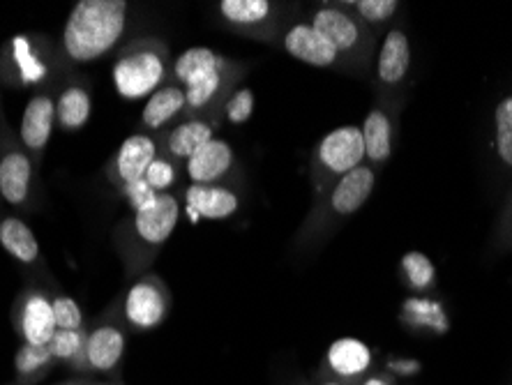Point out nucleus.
<instances>
[{"mask_svg": "<svg viewBox=\"0 0 512 385\" xmlns=\"http://www.w3.org/2000/svg\"><path fill=\"white\" fill-rule=\"evenodd\" d=\"M130 19L125 0H79L63 26V54L70 63H95L116 49Z\"/></svg>", "mask_w": 512, "mask_h": 385, "instance_id": "nucleus-1", "label": "nucleus"}, {"mask_svg": "<svg viewBox=\"0 0 512 385\" xmlns=\"http://www.w3.org/2000/svg\"><path fill=\"white\" fill-rule=\"evenodd\" d=\"M169 77V51L160 40H137L120 51L111 79L125 102L148 100Z\"/></svg>", "mask_w": 512, "mask_h": 385, "instance_id": "nucleus-2", "label": "nucleus"}, {"mask_svg": "<svg viewBox=\"0 0 512 385\" xmlns=\"http://www.w3.org/2000/svg\"><path fill=\"white\" fill-rule=\"evenodd\" d=\"M229 60L208 47H190L173 60V79L187 95V111L208 109L229 77Z\"/></svg>", "mask_w": 512, "mask_h": 385, "instance_id": "nucleus-3", "label": "nucleus"}, {"mask_svg": "<svg viewBox=\"0 0 512 385\" xmlns=\"http://www.w3.org/2000/svg\"><path fill=\"white\" fill-rule=\"evenodd\" d=\"M171 296L157 275H143L125 293L123 316L134 330H153L169 316Z\"/></svg>", "mask_w": 512, "mask_h": 385, "instance_id": "nucleus-4", "label": "nucleus"}, {"mask_svg": "<svg viewBox=\"0 0 512 385\" xmlns=\"http://www.w3.org/2000/svg\"><path fill=\"white\" fill-rule=\"evenodd\" d=\"M363 130L358 125H342L337 130L323 134L316 146V166L330 178H342L365 160Z\"/></svg>", "mask_w": 512, "mask_h": 385, "instance_id": "nucleus-5", "label": "nucleus"}, {"mask_svg": "<svg viewBox=\"0 0 512 385\" xmlns=\"http://www.w3.org/2000/svg\"><path fill=\"white\" fill-rule=\"evenodd\" d=\"M14 328H17L24 344L49 346L58 330L54 316V298H49L47 293L37 289L26 291L17 305Z\"/></svg>", "mask_w": 512, "mask_h": 385, "instance_id": "nucleus-6", "label": "nucleus"}, {"mask_svg": "<svg viewBox=\"0 0 512 385\" xmlns=\"http://www.w3.org/2000/svg\"><path fill=\"white\" fill-rule=\"evenodd\" d=\"M310 24L333 44L340 58L358 54L365 47L370 49L363 24L342 7H319L310 14Z\"/></svg>", "mask_w": 512, "mask_h": 385, "instance_id": "nucleus-7", "label": "nucleus"}, {"mask_svg": "<svg viewBox=\"0 0 512 385\" xmlns=\"http://www.w3.org/2000/svg\"><path fill=\"white\" fill-rule=\"evenodd\" d=\"M180 222V199L176 194L164 192L157 194V199L150 206L141 208L132 217L134 236L141 245L160 247L173 236Z\"/></svg>", "mask_w": 512, "mask_h": 385, "instance_id": "nucleus-8", "label": "nucleus"}, {"mask_svg": "<svg viewBox=\"0 0 512 385\" xmlns=\"http://www.w3.org/2000/svg\"><path fill=\"white\" fill-rule=\"evenodd\" d=\"M157 155H160V143L150 137V134H132L116 150L114 160L109 164V180L118 190L130 183H137V180L146 176L148 166L153 164Z\"/></svg>", "mask_w": 512, "mask_h": 385, "instance_id": "nucleus-9", "label": "nucleus"}, {"mask_svg": "<svg viewBox=\"0 0 512 385\" xmlns=\"http://www.w3.org/2000/svg\"><path fill=\"white\" fill-rule=\"evenodd\" d=\"M282 47L291 58H296L300 63L310 67H319V70H326V67L340 63L337 49L310 24V21H298V24H291L286 28V33L282 37Z\"/></svg>", "mask_w": 512, "mask_h": 385, "instance_id": "nucleus-10", "label": "nucleus"}, {"mask_svg": "<svg viewBox=\"0 0 512 385\" xmlns=\"http://www.w3.org/2000/svg\"><path fill=\"white\" fill-rule=\"evenodd\" d=\"M56 100L47 93H37L28 100L21 113L19 139L30 155H42L49 146L56 127Z\"/></svg>", "mask_w": 512, "mask_h": 385, "instance_id": "nucleus-11", "label": "nucleus"}, {"mask_svg": "<svg viewBox=\"0 0 512 385\" xmlns=\"http://www.w3.org/2000/svg\"><path fill=\"white\" fill-rule=\"evenodd\" d=\"M127 349L125 330L116 323H100L93 330H88L84 365L90 372L111 374L120 365Z\"/></svg>", "mask_w": 512, "mask_h": 385, "instance_id": "nucleus-12", "label": "nucleus"}, {"mask_svg": "<svg viewBox=\"0 0 512 385\" xmlns=\"http://www.w3.org/2000/svg\"><path fill=\"white\" fill-rule=\"evenodd\" d=\"M185 208L192 222L227 220L240 208V196L224 185H190L185 190Z\"/></svg>", "mask_w": 512, "mask_h": 385, "instance_id": "nucleus-13", "label": "nucleus"}, {"mask_svg": "<svg viewBox=\"0 0 512 385\" xmlns=\"http://www.w3.org/2000/svg\"><path fill=\"white\" fill-rule=\"evenodd\" d=\"M233 162H236L233 148L224 139L215 137L185 162V173L192 185H217L229 176Z\"/></svg>", "mask_w": 512, "mask_h": 385, "instance_id": "nucleus-14", "label": "nucleus"}, {"mask_svg": "<svg viewBox=\"0 0 512 385\" xmlns=\"http://www.w3.org/2000/svg\"><path fill=\"white\" fill-rule=\"evenodd\" d=\"M33 185V160L21 148L5 150L0 157V196L7 206L21 208Z\"/></svg>", "mask_w": 512, "mask_h": 385, "instance_id": "nucleus-15", "label": "nucleus"}, {"mask_svg": "<svg viewBox=\"0 0 512 385\" xmlns=\"http://www.w3.org/2000/svg\"><path fill=\"white\" fill-rule=\"evenodd\" d=\"M376 173L372 166H358L349 173H344L342 178H337V183L330 190V210L335 215L346 217L358 213L365 206L374 192Z\"/></svg>", "mask_w": 512, "mask_h": 385, "instance_id": "nucleus-16", "label": "nucleus"}, {"mask_svg": "<svg viewBox=\"0 0 512 385\" xmlns=\"http://www.w3.org/2000/svg\"><path fill=\"white\" fill-rule=\"evenodd\" d=\"M326 365L337 376V381H356L370 372L372 351L356 337H340L326 351Z\"/></svg>", "mask_w": 512, "mask_h": 385, "instance_id": "nucleus-17", "label": "nucleus"}, {"mask_svg": "<svg viewBox=\"0 0 512 385\" xmlns=\"http://www.w3.org/2000/svg\"><path fill=\"white\" fill-rule=\"evenodd\" d=\"M215 139V127L206 118L192 116L190 120L178 123L164 139V150L173 162H187L194 153Z\"/></svg>", "mask_w": 512, "mask_h": 385, "instance_id": "nucleus-18", "label": "nucleus"}, {"mask_svg": "<svg viewBox=\"0 0 512 385\" xmlns=\"http://www.w3.org/2000/svg\"><path fill=\"white\" fill-rule=\"evenodd\" d=\"M411 67V44L404 30H390L383 37L379 60H376V72H379V81L386 86H397L406 79Z\"/></svg>", "mask_w": 512, "mask_h": 385, "instance_id": "nucleus-19", "label": "nucleus"}, {"mask_svg": "<svg viewBox=\"0 0 512 385\" xmlns=\"http://www.w3.org/2000/svg\"><path fill=\"white\" fill-rule=\"evenodd\" d=\"M187 111V95L178 83H164L160 90H155L148 97L141 109V125L150 132L162 130L173 118Z\"/></svg>", "mask_w": 512, "mask_h": 385, "instance_id": "nucleus-20", "label": "nucleus"}, {"mask_svg": "<svg viewBox=\"0 0 512 385\" xmlns=\"http://www.w3.org/2000/svg\"><path fill=\"white\" fill-rule=\"evenodd\" d=\"M93 116V97L81 83H70L56 97V123L63 132H77Z\"/></svg>", "mask_w": 512, "mask_h": 385, "instance_id": "nucleus-21", "label": "nucleus"}, {"mask_svg": "<svg viewBox=\"0 0 512 385\" xmlns=\"http://www.w3.org/2000/svg\"><path fill=\"white\" fill-rule=\"evenodd\" d=\"M0 247L24 266H35L40 261V243L30 226L19 217H3L0 220Z\"/></svg>", "mask_w": 512, "mask_h": 385, "instance_id": "nucleus-22", "label": "nucleus"}, {"mask_svg": "<svg viewBox=\"0 0 512 385\" xmlns=\"http://www.w3.org/2000/svg\"><path fill=\"white\" fill-rule=\"evenodd\" d=\"M365 155L372 164H386L393 155V123L383 109H372L365 116L363 127Z\"/></svg>", "mask_w": 512, "mask_h": 385, "instance_id": "nucleus-23", "label": "nucleus"}, {"mask_svg": "<svg viewBox=\"0 0 512 385\" xmlns=\"http://www.w3.org/2000/svg\"><path fill=\"white\" fill-rule=\"evenodd\" d=\"M56 362L58 360L54 358L49 346H33L21 342L17 353H14V372H17L21 383L28 385L44 379Z\"/></svg>", "mask_w": 512, "mask_h": 385, "instance_id": "nucleus-24", "label": "nucleus"}, {"mask_svg": "<svg viewBox=\"0 0 512 385\" xmlns=\"http://www.w3.org/2000/svg\"><path fill=\"white\" fill-rule=\"evenodd\" d=\"M217 10L231 26L250 28L266 24L275 14V5L270 0H222Z\"/></svg>", "mask_w": 512, "mask_h": 385, "instance_id": "nucleus-25", "label": "nucleus"}, {"mask_svg": "<svg viewBox=\"0 0 512 385\" xmlns=\"http://www.w3.org/2000/svg\"><path fill=\"white\" fill-rule=\"evenodd\" d=\"M86 337L88 330H56L54 339L49 342V349L54 353L58 362H67L79 369H86L84 365V351H86Z\"/></svg>", "mask_w": 512, "mask_h": 385, "instance_id": "nucleus-26", "label": "nucleus"}, {"mask_svg": "<svg viewBox=\"0 0 512 385\" xmlns=\"http://www.w3.org/2000/svg\"><path fill=\"white\" fill-rule=\"evenodd\" d=\"M494 143L496 155L512 169V95L503 97L494 109Z\"/></svg>", "mask_w": 512, "mask_h": 385, "instance_id": "nucleus-27", "label": "nucleus"}, {"mask_svg": "<svg viewBox=\"0 0 512 385\" xmlns=\"http://www.w3.org/2000/svg\"><path fill=\"white\" fill-rule=\"evenodd\" d=\"M402 273L413 289H427L432 286L436 277L434 263L429 261V256L423 252H409L402 256Z\"/></svg>", "mask_w": 512, "mask_h": 385, "instance_id": "nucleus-28", "label": "nucleus"}, {"mask_svg": "<svg viewBox=\"0 0 512 385\" xmlns=\"http://www.w3.org/2000/svg\"><path fill=\"white\" fill-rule=\"evenodd\" d=\"M351 14L360 24H386L397 14V0H356L351 3Z\"/></svg>", "mask_w": 512, "mask_h": 385, "instance_id": "nucleus-29", "label": "nucleus"}, {"mask_svg": "<svg viewBox=\"0 0 512 385\" xmlns=\"http://www.w3.org/2000/svg\"><path fill=\"white\" fill-rule=\"evenodd\" d=\"M254 104H256V97L252 88L247 86L236 88L227 97V102H224V118H227L231 125H245L247 120L252 118Z\"/></svg>", "mask_w": 512, "mask_h": 385, "instance_id": "nucleus-30", "label": "nucleus"}, {"mask_svg": "<svg viewBox=\"0 0 512 385\" xmlns=\"http://www.w3.org/2000/svg\"><path fill=\"white\" fill-rule=\"evenodd\" d=\"M143 178H146V183L153 187L157 194H164V192H169L173 185H176L178 166H176V162L169 160L167 155H157L153 164L148 166L146 176Z\"/></svg>", "mask_w": 512, "mask_h": 385, "instance_id": "nucleus-31", "label": "nucleus"}, {"mask_svg": "<svg viewBox=\"0 0 512 385\" xmlns=\"http://www.w3.org/2000/svg\"><path fill=\"white\" fill-rule=\"evenodd\" d=\"M54 316L58 330H81L84 328V312L72 296L54 298Z\"/></svg>", "mask_w": 512, "mask_h": 385, "instance_id": "nucleus-32", "label": "nucleus"}, {"mask_svg": "<svg viewBox=\"0 0 512 385\" xmlns=\"http://www.w3.org/2000/svg\"><path fill=\"white\" fill-rule=\"evenodd\" d=\"M118 192L127 201V206L134 210V213H137V210H141V208L150 206V203L157 199V192L146 183V178L137 180V183H130V185H125V187H120Z\"/></svg>", "mask_w": 512, "mask_h": 385, "instance_id": "nucleus-33", "label": "nucleus"}, {"mask_svg": "<svg viewBox=\"0 0 512 385\" xmlns=\"http://www.w3.org/2000/svg\"><path fill=\"white\" fill-rule=\"evenodd\" d=\"M363 385H388V381L383 379V376H372V379H367Z\"/></svg>", "mask_w": 512, "mask_h": 385, "instance_id": "nucleus-34", "label": "nucleus"}, {"mask_svg": "<svg viewBox=\"0 0 512 385\" xmlns=\"http://www.w3.org/2000/svg\"><path fill=\"white\" fill-rule=\"evenodd\" d=\"M58 385H93V383H86V381H65V383H58Z\"/></svg>", "mask_w": 512, "mask_h": 385, "instance_id": "nucleus-35", "label": "nucleus"}, {"mask_svg": "<svg viewBox=\"0 0 512 385\" xmlns=\"http://www.w3.org/2000/svg\"><path fill=\"white\" fill-rule=\"evenodd\" d=\"M319 385H346V383H342V381H323V383H319Z\"/></svg>", "mask_w": 512, "mask_h": 385, "instance_id": "nucleus-36", "label": "nucleus"}, {"mask_svg": "<svg viewBox=\"0 0 512 385\" xmlns=\"http://www.w3.org/2000/svg\"><path fill=\"white\" fill-rule=\"evenodd\" d=\"M93 385H123L120 381H111V383H93Z\"/></svg>", "mask_w": 512, "mask_h": 385, "instance_id": "nucleus-37", "label": "nucleus"}]
</instances>
